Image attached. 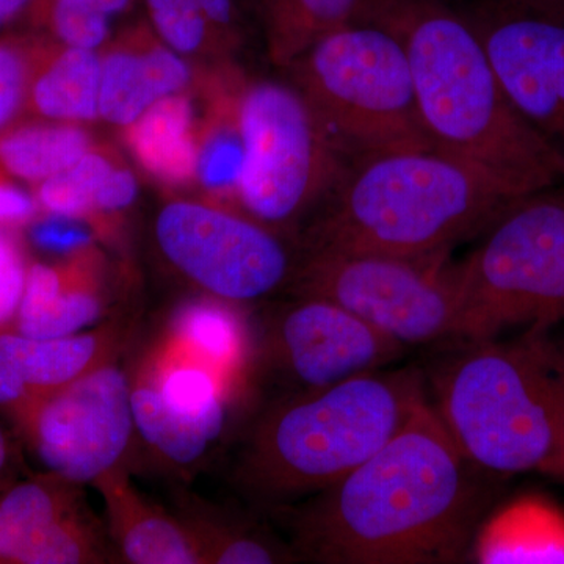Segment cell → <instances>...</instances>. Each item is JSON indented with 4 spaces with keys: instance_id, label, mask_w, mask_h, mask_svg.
Wrapping results in <instances>:
<instances>
[{
    "instance_id": "obj_30",
    "label": "cell",
    "mask_w": 564,
    "mask_h": 564,
    "mask_svg": "<svg viewBox=\"0 0 564 564\" xmlns=\"http://www.w3.org/2000/svg\"><path fill=\"white\" fill-rule=\"evenodd\" d=\"M39 40L29 29L0 35V135L28 115Z\"/></svg>"
},
{
    "instance_id": "obj_5",
    "label": "cell",
    "mask_w": 564,
    "mask_h": 564,
    "mask_svg": "<svg viewBox=\"0 0 564 564\" xmlns=\"http://www.w3.org/2000/svg\"><path fill=\"white\" fill-rule=\"evenodd\" d=\"M426 402L414 367L306 391L256 426L240 467L245 485L272 497L321 492L378 454Z\"/></svg>"
},
{
    "instance_id": "obj_36",
    "label": "cell",
    "mask_w": 564,
    "mask_h": 564,
    "mask_svg": "<svg viewBox=\"0 0 564 564\" xmlns=\"http://www.w3.org/2000/svg\"><path fill=\"white\" fill-rule=\"evenodd\" d=\"M11 462H13V452H11L10 440L0 426V478L9 470Z\"/></svg>"
},
{
    "instance_id": "obj_29",
    "label": "cell",
    "mask_w": 564,
    "mask_h": 564,
    "mask_svg": "<svg viewBox=\"0 0 564 564\" xmlns=\"http://www.w3.org/2000/svg\"><path fill=\"white\" fill-rule=\"evenodd\" d=\"M181 521L195 538L206 564H269L281 563L282 555L274 545L237 527L214 522L199 508H188Z\"/></svg>"
},
{
    "instance_id": "obj_12",
    "label": "cell",
    "mask_w": 564,
    "mask_h": 564,
    "mask_svg": "<svg viewBox=\"0 0 564 564\" xmlns=\"http://www.w3.org/2000/svg\"><path fill=\"white\" fill-rule=\"evenodd\" d=\"M518 113L564 159V14L513 0L466 11Z\"/></svg>"
},
{
    "instance_id": "obj_18",
    "label": "cell",
    "mask_w": 564,
    "mask_h": 564,
    "mask_svg": "<svg viewBox=\"0 0 564 564\" xmlns=\"http://www.w3.org/2000/svg\"><path fill=\"white\" fill-rule=\"evenodd\" d=\"M102 496L110 536L122 558L133 564H206L184 522L148 502L124 466L93 484Z\"/></svg>"
},
{
    "instance_id": "obj_24",
    "label": "cell",
    "mask_w": 564,
    "mask_h": 564,
    "mask_svg": "<svg viewBox=\"0 0 564 564\" xmlns=\"http://www.w3.org/2000/svg\"><path fill=\"white\" fill-rule=\"evenodd\" d=\"M95 144L84 124L25 115L0 135V170L32 188L65 172Z\"/></svg>"
},
{
    "instance_id": "obj_15",
    "label": "cell",
    "mask_w": 564,
    "mask_h": 564,
    "mask_svg": "<svg viewBox=\"0 0 564 564\" xmlns=\"http://www.w3.org/2000/svg\"><path fill=\"white\" fill-rule=\"evenodd\" d=\"M121 336L113 325L54 339L0 329V413L20 425L41 400L110 362Z\"/></svg>"
},
{
    "instance_id": "obj_6",
    "label": "cell",
    "mask_w": 564,
    "mask_h": 564,
    "mask_svg": "<svg viewBox=\"0 0 564 564\" xmlns=\"http://www.w3.org/2000/svg\"><path fill=\"white\" fill-rule=\"evenodd\" d=\"M284 69L348 162L378 152L433 148L419 113L406 51L384 28L348 22L314 41Z\"/></svg>"
},
{
    "instance_id": "obj_34",
    "label": "cell",
    "mask_w": 564,
    "mask_h": 564,
    "mask_svg": "<svg viewBox=\"0 0 564 564\" xmlns=\"http://www.w3.org/2000/svg\"><path fill=\"white\" fill-rule=\"evenodd\" d=\"M33 0H0V35L14 24L24 22Z\"/></svg>"
},
{
    "instance_id": "obj_10",
    "label": "cell",
    "mask_w": 564,
    "mask_h": 564,
    "mask_svg": "<svg viewBox=\"0 0 564 564\" xmlns=\"http://www.w3.org/2000/svg\"><path fill=\"white\" fill-rule=\"evenodd\" d=\"M155 242L174 269L212 299L261 300L291 282L299 258L281 232L232 207L174 199L159 210Z\"/></svg>"
},
{
    "instance_id": "obj_20",
    "label": "cell",
    "mask_w": 564,
    "mask_h": 564,
    "mask_svg": "<svg viewBox=\"0 0 564 564\" xmlns=\"http://www.w3.org/2000/svg\"><path fill=\"white\" fill-rule=\"evenodd\" d=\"M99 84L101 51L65 46L40 35L28 115L84 126L98 121Z\"/></svg>"
},
{
    "instance_id": "obj_7",
    "label": "cell",
    "mask_w": 564,
    "mask_h": 564,
    "mask_svg": "<svg viewBox=\"0 0 564 564\" xmlns=\"http://www.w3.org/2000/svg\"><path fill=\"white\" fill-rule=\"evenodd\" d=\"M466 340L480 343L516 325L564 321V185L508 204L484 239L455 262Z\"/></svg>"
},
{
    "instance_id": "obj_33",
    "label": "cell",
    "mask_w": 564,
    "mask_h": 564,
    "mask_svg": "<svg viewBox=\"0 0 564 564\" xmlns=\"http://www.w3.org/2000/svg\"><path fill=\"white\" fill-rule=\"evenodd\" d=\"M41 214L32 192H25L20 182L0 170V228H25Z\"/></svg>"
},
{
    "instance_id": "obj_9",
    "label": "cell",
    "mask_w": 564,
    "mask_h": 564,
    "mask_svg": "<svg viewBox=\"0 0 564 564\" xmlns=\"http://www.w3.org/2000/svg\"><path fill=\"white\" fill-rule=\"evenodd\" d=\"M299 296L328 300L400 345L466 340L451 252L303 251L292 276Z\"/></svg>"
},
{
    "instance_id": "obj_16",
    "label": "cell",
    "mask_w": 564,
    "mask_h": 564,
    "mask_svg": "<svg viewBox=\"0 0 564 564\" xmlns=\"http://www.w3.org/2000/svg\"><path fill=\"white\" fill-rule=\"evenodd\" d=\"M193 63L170 50L147 21L122 29L101 51L99 120L124 129L170 96L196 85Z\"/></svg>"
},
{
    "instance_id": "obj_32",
    "label": "cell",
    "mask_w": 564,
    "mask_h": 564,
    "mask_svg": "<svg viewBox=\"0 0 564 564\" xmlns=\"http://www.w3.org/2000/svg\"><path fill=\"white\" fill-rule=\"evenodd\" d=\"M28 228L35 247L62 258H68L95 245V236L87 221L77 218L40 214Z\"/></svg>"
},
{
    "instance_id": "obj_21",
    "label": "cell",
    "mask_w": 564,
    "mask_h": 564,
    "mask_svg": "<svg viewBox=\"0 0 564 564\" xmlns=\"http://www.w3.org/2000/svg\"><path fill=\"white\" fill-rule=\"evenodd\" d=\"M481 564L564 563V511L540 496H522L496 511L475 536Z\"/></svg>"
},
{
    "instance_id": "obj_13",
    "label": "cell",
    "mask_w": 564,
    "mask_h": 564,
    "mask_svg": "<svg viewBox=\"0 0 564 564\" xmlns=\"http://www.w3.org/2000/svg\"><path fill=\"white\" fill-rule=\"evenodd\" d=\"M106 556L80 485L46 470L0 492V564L102 563Z\"/></svg>"
},
{
    "instance_id": "obj_19",
    "label": "cell",
    "mask_w": 564,
    "mask_h": 564,
    "mask_svg": "<svg viewBox=\"0 0 564 564\" xmlns=\"http://www.w3.org/2000/svg\"><path fill=\"white\" fill-rule=\"evenodd\" d=\"M148 25L163 44L193 65L232 66L247 39L242 0H141Z\"/></svg>"
},
{
    "instance_id": "obj_38",
    "label": "cell",
    "mask_w": 564,
    "mask_h": 564,
    "mask_svg": "<svg viewBox=\"0 0 564 564\" xmlns=\"http://www.w3.org/2000/svg\"><path fill=\"white\" fill-rule=\"evenodd\" d=\"M555 475H556V477L564 478V458L562 459V463H560L558 469H556Z\"/></svg>"
},
{
    "instance_id": "obj_2",
    "label": "cell",
    "mask_w": 564,
    "mask_h": 564,
    "mask_svg": "<svg viewBox=\"0 0 564 564\" xmlns=\"http://www.w3.org/2000/svg\"><path fill=\"white\" fill-rule=\"evenodd\" d=\"M355 21L403 44L434 150L480 166L519 196L564 185V159L514 109L466 11L448 0H362Z\"/></svg>"
},
{
    "instance_id": "obj_35",
    "label": "cell",
    "mask_w": 564,
    "mask_h": 564,
    "mask_svg": "<svg viewBox=\"0 0 564 564\" xmlns=\"http://www.w3.org/2000/svg\"><path fill=\"white\" fill-rule=\"evenodd\" d=\"M513 2L545 11V13L564 14V0H513Z\"/></svg>"
},
{
    "instance_id": "obj_26",
    "label": "cell",
    "mask_w": 564,
    "mask_h": 564,
    "mask_svg": "<svg viewBox=\"0 0 564 564\" xmlns=\"http://www.w3.org/2000/svg\"><path fill=\"white\" fill-rule=\"evenodd\" d=\"M221 300L188 303L177 311L169 339L234 384L247 358V333L239 315Z\"/></svg>"
},
{
    "instance_id": "obj_11",
    "label": "cell",
    "mask_w": 564,
    "mask_h": 564,
    "mask_svg": "<svg viewBox=\"0 0 564 564\" xmlns=\"http://www.w3.org/2000/svg\"><path fill=\"white\" fill-rule=\"evenodd\" d=\"M131 388L120 366L102 364L36 403L18 430L47 473L93 485L131 445Z\"/></svg>"
},
{
    "instance_id": "obj_23",
    "label": "cell",
    "mask_w": 564,
    "mask_h": 564,
    "mask_svg": "<svg viewBox=\"0 0 564 564\" xmlns=\"http://www.w3.org/2000/svg\"><path fill=\"white\" fill-rule=\"evenodd\" d=\"M131 384L137 433L169 462L177 466H191L199 462L210 445L221 436L226 423V404L203 414L181 413L165 403L148 375L141 372Z\"/></svg>"
},
{
    "instance_id": "obj_17",
    "label": "cell",
    "mask_w": 564,
    "mask_h": 564,
    "mask_svg": "<svg viewBox=\"0 0 564 564\" xmlns=\"http://www.w3.org/2000/svg\"><path fill=\"white\" fill-rule=\"evenodd\" d=\"M106 310L102 261L95 245L55 263L29 262L13 328L33 339L87 329Z\"/></svg>"
},
{
    "instance_id": "obj_37",
    "label": "cell",
    "mask_w": 564,
    "mask_h": 564,
    "mask_svg": "<svg viewBox=\"0 0 564 564\" xmlns=\"http://www.w3.org/2000/svg\"><path fill=\"white\" fill-rule=\"evenodd\" d=\"M242 2L251 13L258 14L259 0H242Z\"/></svg>"
},
{
    "instance_id": "obj_8",
    "label": "cell",
    "mask_w": 564,
    "mask_h": 564,
    "mask_svg": "<svg viewBox=\"0 0 564 564\" xmlns=\"http://www.w3.org/2000/svg\"><path fill=\"white\" fill-rule=\"evenodd\" d=\"M236 118L243 148L236 203L285 231L322 206L348 161L291 82L243 77Z\"/></svg>"
},
{
    "instance_id": "obj_14",
    "label": "cell",
    "mask_w": 564,
    "mask_h": 564,
    "mask_svg": "<svg viewBox=\"0 0 564 564\" xmlns=\"http://www.w3.org/2000/svg\"><path fill=\"white\" fill-rule=\"evenodd\" d=\"M274 350L306 392L380 370L403 351V345L328 300L300 296L278 321Z\"/></svg>"
},
{
    "instance_id": "obj_27",
    "label": "cell",
    "mask_w": 564,
    "mask_h": 564,
    "mask_svg": "<svg viewBox=\"0 0 564 564\" xmlns=\"http://www.w3.org/2000/svg\"><path fill=\"white\" fill-rule=\"evenodd\" d=\"M135 0H33L22 24L65 46L102 51L113 22L131 13Z\"/></svg>"
},
{
    "instance_id": "obj_1",
    "label": "cell",
    "mask_w": 564,
    "mask_h": 564,
    "mask_svg": "<svg viewBox=\"0 0 564 564\" xmlns=\"http://www.w3.org/2000/svg\"><path fill=\"white\" fill-rule=\"evenodd\" d=\"M470 466L426 402L378 454L296 516V547L328 564L458 562L480 505Z\"/></svg>"
},
{
    "instance_id": "obj_3",
    "label": "cell",
    "mask_w": 564,
    "mask_h": 564,
    "mask_svg": "<svg viewBox=\"0 0 564 564\" xmlns=\"http://www.w3.org/2000/svg\"><path fill=\"white\" fill-rule=\"evenodd\" d=\"M518 198L491 173L434 148L378 152L348 162L303 251L451 252Z\"/></svg>"
},
{
    "instance_id": "obj_31",
    "label": "cell",
    "mask_w": 564,
    "mask_h": 564,
    "mask_svg": "<svg viewBox=\"0 0 564 564\" xmlns=\"http://www.w3.org/2000/svg\"><path fill=\"white\" fill-rule=\"evenodd\" d=\"M29 261L17 231L0 228V329L13 326Z\"/></svg>"
},
{
    "instance_id": "obj_25",
    "label": "cell",
    "mask_w": 564,
    "mask_h": 564,
    "mask_svg": "<svg viewBox=\"0 0 564 564\" xmlns=\"http://www.w3.org/2000/svg\"><path fill=\"white\" fill-rule=\"evenodd\" d=\"M362 0H259L267 55L288 68L314 41L355 21Z\"/></svg>"
},
{
    "instance_id": "obj_28",
    "label": "cell",
    "mask_w": 564,
    "mask_h": 564,
    "mask_svg": "<svg viewBox=\"0 0 564 564\" xmlns=\"http://www.w3.org/2000/svg\"><path fill=\"white\" fill-rule=\"evenodd\" d=\"M120 163L109 148L95 144L65 172L32 187L41 214L84 221L104 217L111 177Z\"/></svg>"
},
{
    "instance_id": "obj_22",
    "label": "cell",
    "mask_w": 564,
    "mask_h": 564,
    "mask_svg": "<svg viewBox=\"0 0 564 564\" xmlns=\"http://www.w3.org/2000/svg\"><path fill=\"white\" fill-rule=\"evenodd\" d=\"M198 118L191 93L170 96L121 129L137 163L173 187L195 182Z\"/></svg>"
},
{
    "instance_id": "obj_4",
    "label": "cell",
    "mask_w": 564,
    "mask_h": 564,
    "mask_svg": "<svg viewBox=\"0 0 564 564\" xmlns=\"http://www.w3.org/2000/svg\"><path fill=\"white\" fill-rule=\"evenodd\" d=\"M434 378V406L475 467L555 475L564 458V347L547 326L510 343H464Z\"/></svg>"
}]
</instances>
